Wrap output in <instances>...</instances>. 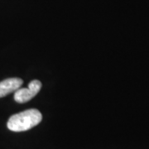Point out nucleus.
Masks as SVG:
<instances>
[{
  "mask_svg": "<svg viewBox=\"0 0 149 149\" xmlns=\"http://www.w3.org/2000/svg\"><path fill=\"white\" fill-rule=\"evenodd\" d=\"M42 119L41 112L36 109H31L11 116L7 126L13 132H23L37 126Z\"/></svg>",
  "mask_w": 149,
  "mask_h": 149,
  "instance_id": "nucleus-1",
  "label": "nucleus"
},
{
  "mask_svg": "<svg viewBox=\"0 0 149 149\" xmlns=\"http://www.w3.org/2000/svg\"><path fill=\"white\" fill-rule=\"evenodd\" d=\"M42 88L41 81L34 80L28 84L27 88H19L17 91H15L14 94V100L17 103H26L31 100L34 96L40 91Z\"/></svg>",
  "mask_w": 149,
  "mask_h": 149,
  "instance_id": "nucleus-2",
  "label": "nucleus"
},
{
  "mask_svg": "<svg viewBox=\"0 0 149 149\" xmlns=\"http://www.w3.org/2000/svg\"><path fill=\"white\" fill-rule=\"evenodd\" d=\"M23 80L20 78H8L0 82V98L5 97L7 95L15 92L21 88Z\"/></svg>",
  "mask_w": 149,
  "mask_h": 149,
  "instance_id": "nucleus-3",
  "label": "nucleus"
}]
</instances>
